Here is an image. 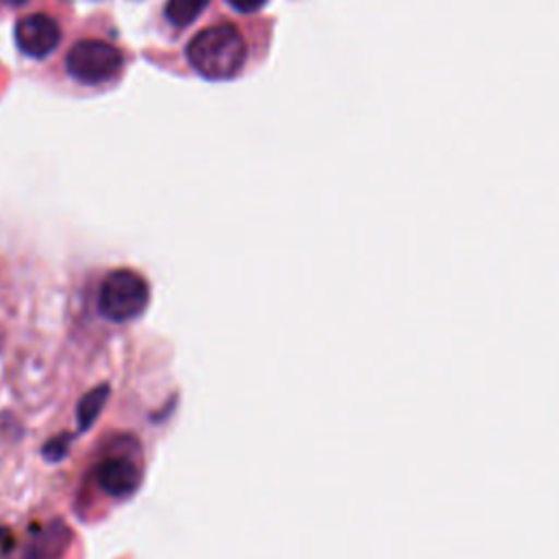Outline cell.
<instances>
[{"mask_svg":"<svg viewBox=\"0 0 559 559\" xmlns=\"http://www.w3.org/2000/svg\"><path fill=\"white\" fill-rule=\"evenodd\" d=\"M122 68V50L98 37L79 39L66 55V70L81 85H107L120 76Z\"/></svg>","mask_w":559,"mask_h":559,"instance_id":"7a4b0ae2","label":"cell"},{"mask_svg":"<svg viewBox=\"0 0 559 559\" xmlns=\"http://www.w3.org/2000/svg\"><path fill=\"white\" fill-rule=\"evenodd\" d=\"M151 299L148 282L131 269L107 273L98 288V310L107 321L129 323L138 319Z\"/></svg>","mask_w":559,"mask_h":559,"instance_id":"3957f363","label":"cell"},{"mask_svg":"<svg viewBox=\"0 0 559 559\" xmlns=\"http://www.w3.org/2000/svg\"><path fill=\"white\" fill-rule=\"evenodd\" d=\"M70 441H72V435H68V432L57 435V437H52V439L41 448V454H44L50 463H57V461H61V459L68 454Z\"/></svg>","mask_w":559,"mask_h":559,"instance_id":"9c48e42d","label":"cell"},{"mask_svg":"<svg viewBox=\"0 0 559 559\" xmlns=\"http://www.w3.org/2000/svg\"><path fill=\"white\" fill-rule=\"evenodd\" d=\"M7 542H9V528L0 526V548H4V546H7Z\"/></svg>","mask_w":559,"mask_h":559,"instance_id":"8fae6325","label":"cell"},{"mask_svg":"<svg viewBox=\"0 0 559 559\" xmlns=\"http://www.w3.org/2000/svg\"><path fill=\"white\" fill-rule=\"evenodd\" d=\"M234 11L238 13H255L260 11L269 0H225Z\"/></svg>","mask_w":559,"mask_h":559,"instance_id":"30bf717a","label":"cell"},{"mask_svg":"<svg viewBox=\"0 0 559 559\" xmlns=\"http://www.w3.org/2000/svg\"><path fill=\"white\" fill-rule=\"evenodd\" d=\"M188 63L207 81L234 79L247 59L242 33L231 22H221L201 28L186 44Z\"/></svg>","mask_w":559,"mask_h":559,"instance_id":"6da1fadb","label":"cell"},{"mask_svg":"<svg viewBox=\"0 0 559 559\" xmlns=\"http://www.w3.org/2000/svg\"><path fill=\"white\" fill-rule=\"evenodd\" d=\"M70 542V528L63 522H50L33 533L22 548L4 559H59Z\"/></svg>","mask_w":559,"mask_h":559,"instance_id":"8992f818","label":"cell"},{"mask_svg":"<svg viewBox=\"0 0 559 559\" xmlns=\"http://www.w3.org/2000/svg\"><path fill=\"white\" fill-rule=\"evenodd\" d=\"M15 44L28 59H44L61 44V24L44 11L20 15L15 22Z\"/></svg>","mask_w":559,"mask_h":559,"instance_id":"277c9868","label":"cell"},{"mask_svg":"<svg viewBox=\"0 0 559 559\" xmlns=\"http://www.w3.org/2000/svg\"><path fill=\"white\" fill-rule=\"evenodd\" d=\"M142 483V467L138 461L116 454L107 456L96 465V485L116 500L131 498Z\"/></svg>","mask_w":559,"mask_h":559,"instance_id":"5b68a950","label":"cell"},{"mask_svg":"<svg viewBox=\"0 0 559 559\" xmlns=\"http://www.w3.org/2000/svg\"><path fill=\"white\" fill-rule=\"evenodd\" d=\"M210 0H166L164 17L175 28L190 26L205 9Z\"/></svg>","mask_w":559,"mask_h":559,"instance_id":"ba28073f","label":"cell"},{"mask_svg":"<svg viewBox=\"0 0 559 559\" xmlns=\"http://www.w3.org/2000/svg\"><path fill=\"white\" fill-rule=\"evenodd\" d=\"M109 400V384H96L76 404V424L81 430H90L92 424L100 417L105 404Z\"/></svg>","mask_w":559,"mask_h":559,"instance_id":"52a82bcc","label":"cell"},{"mask_svg":"<svg viewBox=\"0 0 559 559\" xmlns=\"http://www.w3.org/2000/svg\"><path fill=\"white\" fill-rule=\"evenodd\" d=\"M0 2H4L7 7H22V4H26L28 0H0Z\"/></svg>","mask_w":559,"mask_h":559,"instance_id":"7c38bea8","label":"cell"}]
</instances>
